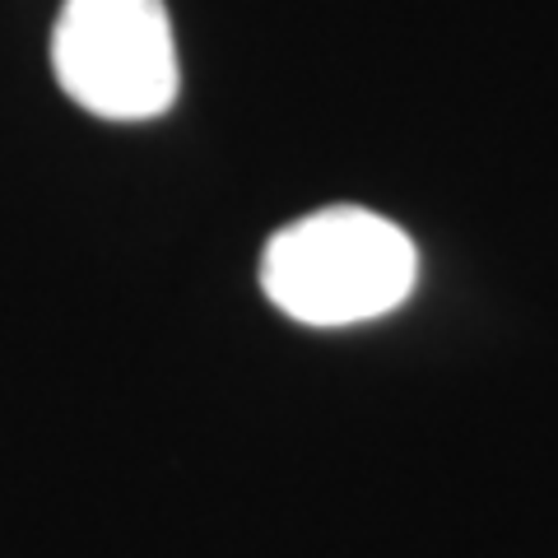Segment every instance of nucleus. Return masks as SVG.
<instances>
[{
  "mask_svg": "<svg viewBox=\"0 0 558 558\" xmlns=\"http://www.w3.org/2000/svg\"><path fill=\"white\" fill-rule=\"evenodd\" d=\"M418 252L405 229L359 205L293 219L260 252V289L303 326H359L410 299Z\"/></svg>",
  "mask_w": 558,
  "mask_h": 558,
  "instance_id": "1",
  "label": "nucleus"
},
{
  "mask_svg": "<svg viewBox=\"0 0 558 558\" xmlns=\"http://www.w3.org/2000/svg\"><path fill=\"white\" fill-rule=\"evenodd\" d=\"M51 65L84 112L108 121L163 117L178 98V47L163 0H65Z\"/></svg>",
  "mask_w": 558,
  "mask_h": 558,
  "instance_id": "2",
  "label": "nucleus"
}]
</instances>
